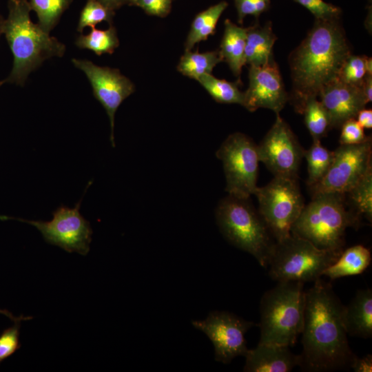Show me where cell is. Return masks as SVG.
I'll list each match as a JSON object with an SVG mask.
<instances>
[{
	"mask_svg": "<svg viewBox=\"0 0 372 372\" xmlns=\"http://www.w3.org/2000/svg\"><path fill=\"white\" fill-rule=\"evenodd\" d=\"M344 307L331 285L320 278L305 291L301 366L318 372L351 367L355 355L344 327Z\"/></svg>",
	"mask_w": 372,
	"mask_h": 372,
	"instance_id": "6da1fadb",
	"label": "cell"
},
{
	"mask_svg": "<svg viewBox=\"0 0 372 372\" xmlns=\"http://www.w3.org/2000/svg\"><path fill=\"white\" fill-rule=\"evenodd\" d=\"M338 20L316 19L306 37L289 57L292 81L289 101L300 114L309 99L317 98L324 86L338 79L343 63L351 54Z\"/></svg>",
	"mask_w": 372,
	"mask_h": 372,
	"instance_id": "7a4b0ae2",
	"label": "cell"
},
{
	"mask_svg": "<svg viewBox=\"0 0 372 372\" xmlns=\"http://www.w3.org/2000/svg\"><path fill=\"white\" fill-rule=\"evenodd\" d=\"M8 8L3 34L12 54L13 63L11 72L3 80L23 86L28 75L45 60L63 56L65 45L32 21L28 0H8Z\"/></svg>",
	"mask_w": 372,
	"mask_h": 372,
	"instance_id": "3957f363",
	"label": "cell"
},
{
	"mask_svg": "<svg viewBox=\"0 0 372 372\" xmlns=\"http://www.w3.org/2000/svg\"><path fill=\"white\" fill-rule=\"evenodd\" d=\"M345 194L323 193L312 196L291 227V234L316 247L342 251L347 227L358 226L359 216L345 204Z\"/></svg>",
	"mask_w": 372,
	"mask_h": 372,
	"instance_id": "277c9868",
	"label": "cell"
},
{
	"mask_svg": "<svg viewBox=\"0 0 372 372\" xmlns=\"http://www.w3.org/2000/svg\"><path fill=\"white\" fill-rule=\"evenodd\" d=\"M304 283L278 282L265 291L260 302L258 343L293 346L301 334L304 318Z\"/></svg>",
	"mask_w": 372,
	"mask_h": 372,
	"instance_id": "5b68a950",
	"label": "cell"
},
{
	"mask_svg": "<svg viewBox=\"0 0 372 372\" xmlns=\"http://www.w3.org/2000/svg\"><path fill=\"white\" fill-rule=\"evenodd\" d=\"M218 226L234 246L252 255L264 268L275 241L249 198L231 195L223 198L216 209Z\"/></svg>",
	"mask_w": 372,
	"mask_h": 372,
	"instance_id": "8992f818",
	"label": "cell"
},
{
	"mask_svg": "<svg viewBox=\"0 0 372 372\" xmlns=\"http://www.w3.org/2000/svg\"><path fill=\"white\" fill-rule=\"evenodd\" d=\"M342 251L319 249L309 241L291 234L273 244L267 263L269 275L277 282H315Z\"/></svg>",
	"mask_w": 372,
	"mask_h": 372,
	"instance_id": "52a82bcc",
	"label": "cell"
},
{
	"mask_svg": "<svg viewBox=\"0 0 372 372\" xmlns=\"http://www.w3.org/2000/svg\"><path fill=\"white\" fill-rule=\"evenodd\" d=\"M254 195L258 211L275 242L289 237L305 205L298 178L274 176L266 185L258 187Z\"/></svg>",
	"mask_w": 372,
	"mask_h": 372,
	"instance_id": "ba28073f",
	"label": "cell"
},
{
	"mask_svg": "<svg viewBox=\"0 0 372 372\" xmlns=\"http://www.w3.org/2000/svg\"><path fill=\"white\" fill-rule=\"evenodd\" d=\"M216 156L223 164L228 194L245 198L254 194L260 160L258 145L252 139L242 133H234L222 143Z\"/></svg>",
	"mask_w": 372,
	"mask_h": 372,
	"instance_id": "9c48e42d",
	"label": "cell"
},
{
	"mask_svg": "<svg viewBox=\"0 0 372 372\" xmlns=\"http://www.w3.org/2000/svg\"><path fill=\"white\" fill-rule=\"evenodd\" d=\"M81 202L79 201L73 208L64 205L58 207L50 221L29 220L6 216H0V219L17 220L30 224L41 232L48 243L69 253L76 252L85 256L90 251L92 229L90 223L79 211Z\"/></svg>",
	"mask_w": 372,
	"mask_h": 372,
	"instance_id": "30bf717a",
	"label": "cell"
},
{
	"mask_svg": "<svg viewBox=\"0 0 372 372\" xmlns=\"http://www.w3.org/2000/svg\"><path fill=\"white\" fill-rule=\"evenodd\" d=\"M372 141L340 145L333 152L330 167L323 178L310 187L312 196L323 193L347 194L372 167Z\"/></svg>",
	"mask_w": 372,
	"mask_h": 372,
	"instance_id": "8fae6325",
	"label": "cell"
},
{
	"mask_svg": "<svg viewBox=\"0 0 372 372\" xmlns=\"http://www.w3.org/2000/svg\"><path fill=\"white\" fill-rule=\"evenodd\" d=\"M192 324L211 341L215 360L223 364L245 355L248 349L245 334L255 326L254 322L225 311H211L205 319L194 320Z\"/></svg>",
	"mask_w": 372,
	"mask_h": 372,
	"instance_id": "7c38bea8",
	"label": "cell"
},
{
	"mask_svg": "<svg viewBox=\"0 0 372 372\" xmlns=\"http://www.w3.org/2000/svg\"><path fill=\"white\" fill-rule=\"evenodd\" d=\"M258 152L260 161L274 176L298 178L304 150L280 114L258 145Z\"/></svg>",
	"mask_w": 372,
	"mask_h": 372,
	"instance_id": "4fadbf2b",
	"label": "cell"
},
{
	"mask_svg": "<svg viewBox=\"0 0 372 372\" xmlns=\"http://www.w3.org/2000/svg\"><path fill=\"white\" fill-rule=\"evenodd\" d=\"M72 62L85 73L94 97L106 110L110 123V142L114 147L115 113L123 101L134 92V83L118 69L99 66L86 59H72Z\"/></svg>",
	"mask_w": 372,
	"mask_h": 372,
	"instance_id": "5bb4252c",
	"label": "cell"
},
{
	"mask_svg": "<svg viewBox=\"0 0 372 372\" xmlns=\"http://www.w3.org/2000/svg\"><path fill=\"white\" fill-rule=\"evenodd\" d=\"M249 81L242 106L249 112L267 108L279 115L289 101V95L273 57L260 66L251 65Z\"/></svg>",
	"mask_w": 372,
	"mask_h": 372,
	"instance_id": "9a60e30c",
	"label": "cell"
},
{
	"mask_svg": "<svg viewBox=\"0 0 372 372\" xmlns=\"http://www.w3.org/2000/svg\"><path fill=\"white\" fill-rule=\"evenodd\" d=\"M318 96L328 114L331 129L340 127L346 121L356 118L367 103L361 87L338 79L324 86Z\"/></svg>",
	"mask_w": 372,
	"mask_h": 372,
	"instance_id": "2e32d148",
	"label": "cell"
},
{
	"mask_svg": "<svg viewBox=\"0 0 372 372\" xmlns=\"http://www.w3.org/2000/svg\"><path fill=\"white\" fill-rule=\"evenodd\" d=\"M245 357L246 372H289L302 362L301 355L293 353L289 347L275 344L258 343Z\"/></svg>",
	"mask_w": 372,
	"mask_h": 372,
	"instance_id": "e0dca14e",
	"label": "cell"
},
{
	"mask_svg": "<svg viewBox=\"0 0 372 372\" xmlns=\"http://www.w3.org/2000/svg\"><path fill=\"white\" fill-rule=\"evenodd\" d=\"M344 327L347 334L362 338L372 336V290L358 291L351 302L344 307Z\"/></svg>",
	"mask_w": 372,
	"mask_h": 372,
	"instance_id": "ac0fdd59",
	"label": "cell"
},
{
	"mask_svg": "<svg viewBox=\"0 0 372 372\" xmlns=\"http://www.w3.org/2000/svg\"><path fill=\"white\" fill-rule=\"evenodd\" d=\"M247 30L248 28L237 25L226 19L218 50L223 60L227 62L239 81L242 67L245 65V49Z\"/></svg>",
	"mask_w": 372,
	"mask_h": 372,
	"instance_id": "d6986e66",
	"label": "cell"
},
{
	"mask_svg": "<svg viewBox=\"0 0 372 372\" xmlns=\"http://www.w3.org/2000/svg\"><path fill=\"white\" fill-rule=\"evenodd\" d=\"M277 40L271 22L264 26L248 28L245 49V64L260 66L273 58L272 49Z\"/></svg>",
	"mask_w": 372,
	"mask_h": 372,
	"instance_id": "ffe728a7",
	"label": "cell"
},
{
	"mask_svg": "<svg viewBox=\"0 0 372 372\" xmlns=\"http://www.w3.org/2000/svg\"><path fill=\"white\" fill-rule=\"evenodd\" d=\"M370 250L362 245L352 246L343 250L338 259L322 272V276L331 280L359 275L370 265Z\"/></svg>",
	"mask_w": 372,
	"mask_h": 372,
	"instance_id": "44dd1931",
	"label": "cell"
},
{
	"mask_svg": "<svg viewBox=\"0 0 372 372\" xmlns=\"http://www.w3.org/2000/svg\"><path fill=\"white\" fill-rule=\"evenodd\" d=\"M227 6V2L220 1L195 17L185 41V51L192 50L196 44L215 33L218 21Z\"/></svg>",
	"mask_w": 372,
	"mask_h": 372,
	"instance_id": "7402d4cb",
	"label": "cell"
},
{
	"mask_svg": "<svg viewBox=\"0 0 372 372\" xmlns=\"http://www.w3.org/2000/svg\"><path fill=\"white\" fill-rule=\"evenodd\" d=\"M222 61L223 60L219 51H185L177 70L183 75L198 81L201 76L211 74L215 66Z\"/></svg>",
	"mask_w": 372,
	"mask_h": 372,
	"instance_id": "603a6c76",
	"label": "cell"
},
{
	"mask_svg": "<svg viewBox=\"0 0 372 372\" xmlns=\"http://www.w3.org/2000/svg\"><path fill=\"white\" fill-rule=\"evenodd\" d=\"M75 45L81 49H87L96 55L112 54L119 45L116 30L110 26L106 30L92 28L87 34H80L76 39Z\"/></svg>",
	"mask_w": 372,
	"mask_h": 372,
	"instance_id": "cb8c5ba5",
	"label": "cell"
},
{
	"mask_svg": "<svg viewBox=\"0 0 372 372\" xmlns=\"http://www.w3.org/2000/svg\"><path fill=\"white\" fill-rule=\"evenodd\" d=\"M197 81L216 102L243 105L244 92L238 88L240 81L229 82L210 74L201 76Z\"/></svg>",
	"mask_w": 372,
	"mask_h": 372,
	"instance_id": "d4e9b609",
	"label": "cell"
},
{
	"mask_svg": "<svg viewBox=\"0 0 372 372\" xmlns=\"http://www.w3.org/2000/svg\"><path fill=\"white\" fill-rule=\"evenodd\" d=\"M304 157L307 162L309 187L319 183L328 172L333 159V152L324 147L320 141H313L308 150H304Z\"/></svg>",
	"mask_w": 372,
	"mask_h": 372,
	"instance_id": "484cf974",
	"label": "cell"
},
{
	"mask_svg": "<svg viewBox=\"0 0 372 372\" xmlns=\"http://www.w3.org/2000/svg\"><path fill=\"white\" fill-rule=\"evenodd\" d=\"M305 125L313 141H321L331 130L328 114L317 98L309 99L304 104L302 113Z\"/></svg>",
	"mask_w": 372,
	"mask_h": 372,
	"instance_id": "4316f807",
	"label": "cell"
},
{
	"mask_svg": "<svg viewBox=\"0 0 372 372\" xmlns=\"http://www.w3.org/2000/svg\"><path fill=\"white\" fill-rule=\"evenodd\" d=\"M72 0H30L32 10L37 15L39 25L46 32L56 25Z\"/></svg>",
	"mask_w": 372,
	"mask_h": 372,
	"instance_id": "83f0119b",
	"label": "cell"
},
{
	"mask_svg": "<svg viewBox=\"0 0 372 372\" xmlns=\"http://www.w3.org/2000/svg\"><path fill=\"white\" fill-rule=\"evenodd\" d=\"M354 207V211L364 215L369 221L372 219V167L360 180L347 193Z\"/></svg>",
	"mask_w": 372,
	"mask_h": 372,
	"instance_id": "f1b7e54d",
	"label": "cell"
},
{
	"mask_svg": "<svg viewBox=\"0 0 372 372\" xmlns=\"http://www.w3.org/2000/svg\"><path fill=\"white\" fill-rule=\"evenodd\" d=\"M114 11L109 9L97 0H87L82 9L77 31L82 32L87 28H94L98 23L106 21L111 23Z\"/></svg>",
	"mask_w": 372,
	"mask_h": 372,
	"instance_id": "f546056e",
	"label": "cell"
},
{
	"mask_svg": "<svg viewBox=\"0 0 372 372\" xmlns=\"http://www.w3.org/2000/svg\"><path fill=\"white\" fill-rule=\"evenodd\" d=\"M366 56L351 54L343 63L338 79L344 83L360 87L366 75Z\"/></svg>",
	"mask_w": 372,
	"mask_h": 372,
	"instance_id": "4dcf8cb0",
	"label": "cell"
},
{
	"mask_svg": "<svg viewBox=\"0 0 372 372\" xmlns=\"http://www.w3.org/2000/svg\"><path fill=\"white\" fill-rule=\"evenodd\" d=\"M19 329L20 320L14 321L13 326L0 335V364L20 348Z\"/></svg>",
	"mask_w": 372,
	"mask_h": 372,
	"instance_id": "1f68e13d",
	"label": "cell"
},
{
	"mask_svg": "<svg viewBox=\"0 0 372 372\" xmlns=\"http://www.w3.org/2000/svg\"><path fill=\"white\" fill-rule=\"evenodd\" d=\"M307 8L318 20L339 19L340 8L323 0H294Z\"/></svg>",
	"mask_w": 372,
	"mask_h": 372,
	"instance_id": "d6a6232c",
	"label": "cell"
},
{
	"mask_svg": "<svg viewBox=\"0 0 372 372\" xmlns=\"http://www.w3.org/2000/svg\"><path fill=\"white\" fill-rule=\"evenodd\" d=\"M340 127V145H357L364 142L369 138L365 135L364 128L359 124L356 118L346 121Z\"/></svg>",
	"mask_w": 372,
	"mask_h": 372,
	"instance_id": "836d02e7",
	"label": "cell"
},
{
	"mask_svg": "<svg viewBox=\"0 0 372 372\" xmlns=\"http://www.w3.org/2000/svg\"><path fill=\"white\" fill-rule=\"evenodd\" d=\"M238 13V21L242 24L245 17L252 15L258 18L260 14L266 11L271 0H234Z\"/></svg>",
	"mask_w": 372,
	"mask_h": 372,
	"instance_id": "e575fe53",
	"label": "cell"
},
{
	"mask_svg": "<svg viewBox=\"0 0 372 372\" xmlns=\"http://www.w3.org/2000/svg\"><path fill=\"white\" fill-rule=\"evenodd\" d=\"M172 0H130L129 4L142 8L147 14L164 17L170 12Z\"/></svg>",
	"mask_w": 372,
	"mask_h": 372,
	"instance_id": "d590c367",
	"label": "cell"
},
{
	"mask_svg": "<svg viewBox=\"0 0 372 372\" xmlns=\"http://www.w3.org/2000/svg\"><path fill=\"white\" fill-rule=\"evenodd\" d=\"M351 369L355 372H371L372 371V356L368 354L362 358L355 357Z\"/></svg>",
	"mask_w": 372,
	"mask_h": 372,
	"instance_id": "8d00e7d4",
	"label": "cell"
},
{
	"mask_svg": "<svg viewBox=\"0 0 372 372\" xmlns=\"http://www.w3.org/2000/svg\"><path fill=\"white\" fill-rule=\"evenodd\" d=\"M356 120L363 128L371 129L372 127V110L362 109L357 114Z\"/></svg>",
	"mask_w": 372,
	"mask_h": 372,
	"instance_id": "74e56055",
	"label": "cell"
},
{
	"mask_svg": "<svg viewBox=\"0 0 372 372\" xmlns=\"http://www.w3.org/2000/svg\"><path fill=\"white\" fill-rule=\"evenodd\" d=\"M363 94L368 103L372 100V75L366 74L361 85Z\"/></svg>",
	"mask_w": 372,
	"mask_h": 372,
	"instance_id": "f35d334b",
	"label": "cell"
},
{
	"mask_svg": "<svg viewBox=\"0 0 372 372\" xmlns=\"http://www.w3.org/2000/svg\"><path fill=\"white\" fill-rule=\"evenodd\" d=\"M109 9L114 11L125 3H129L130 0H97Z\"/></svg>",
	"mask_w": 372,
	"mask_h": 372,
	"instance_id": "ab89813d",
	"label": "cell"
},
{
	"mask_svg": "<svg viewBox=\"0 0 372 372\" xmlns=\"http://www.w3.org/2000/svg\"><path fill=\"white\" fill-rule=\"evenodd\" d=\"M0 313L6 316L7 317L10 318L13 321H18V320L21 321V320H30V319L32 318V317H23V316H21L19 318H16L11 313H10L9 311H8L6 310H2V309H0Z\"/></svg>",
	"mask_w": 372,
	"mask_h": 372,
	"instance_id": "60d3db41",
	"label": "cell"
},
{
	"mask_svg": "<svg viewBox=\"0 0 372 372\" xmlns=\"http://www.w3.org/2000/svg\"><path fill=\"white\" fill-rule=\"evenodd\" d=\"M4 18L0 14V37L1 35L3 34V25L4 22Z\"/></svg>",
	"mask_w": 372,
	"mask_h": 372,
	"instance_id": "b9f144b4",
	"label": "cell"
},
{
	"mask_svg": "<svg viewBox=\"0 0 372 372\" xmlns=\"http://www.w3.org/2000/svg\"><path fill=\"white\" fill-rule=\"evenodd\" d=\"M5 83L4 80L0 81V87Z\"/></svg>",
	"mask_w": 372,
	"mask_h": 372,
	"instance_id": "7bdbcfd3",
	"label": "cell"
}]
</instances>
